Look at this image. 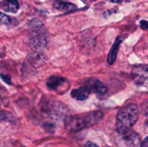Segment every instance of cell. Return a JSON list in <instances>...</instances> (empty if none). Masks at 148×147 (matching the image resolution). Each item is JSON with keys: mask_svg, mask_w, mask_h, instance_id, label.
<instances>
[{"mask_svg": "<svg viewBox=\"0 0 148 147\" xmlns=\"http://www.w3.org/2000/svg\"><path fill=\"white\" fill-rule=\"evenodd\" d=\"M140 25H141V27L143 30H147L148 27L147 22L146 20H141L140 21Z\"/></svg>", "mask_w": 148, "mask_h": 147, "instance_id": "9a60e30c", "label": "cell"}, {"mask_svg": "<svg viewBox=\"0 0 148 147\" xmlns=\"http://www.w3.org/2000/svg\"><path fill=\"white\" fill-rule=\"evenodd\" d=\"M0 76H1V78L2 79V80L4 81L7 84H11V79H10V77L9 76L0 74Z\"/></svg>", "mask_w": 148, "mask_h": 147, "instance_id": "5bb4252c", "label": "cell"}, {"mask_svg": "<svg viewBox=\"0 0 148 147\" xmlns=\"http://www.w3.org/2000/svg\"><path fill=\"white\" fill-rule=\"evenodd\" d=\"M67 83V80L65 78L62 77V76H56V75H52L48 79L47 82H46V85L51 90L59 91L60 90L61 88L64 87V84H66Z\"/></svg>", "mask_w": 148, "mask_h": 147, "instance_id": "8992f818", "label": "cell"}, {"mask_svg": "<svg viewBox=\"0 0 148 147\" xmlns=\"http://www.w3.org/2000/svg\"><path fill=\"white\" fill-rule=\"evenodd\" d=\"M55 8L59 11L64 12H69L76 10V6L72 3L66 2L62 1H56L53 4Z\"/></svg>", "mask_w": 148, "mask_h": 147, "instance_id": "8fae6325", "label": "cell"}, {"mask_svg": "<svg viewBox=\"0 0 148 147\" xmlns=\"http://www.w3.org/2000/svg\"><path fill=\"white\" fill-rule=\"evenodd\" d=\"M91 92L99 95H103L107 92V87L102 82L98 79H89L88 81V85Z\"/></svg>", "mask_w": 148, "mask_h": 147, "instance_id": "52a82bcc", "label": "cell"}, {"mask_svg": "<svg viewBox=\"0 0 148 147\" xmlns=\"http://www.w3.org/2000/svg\"><path fill=\"white\" fill-rule=\"evenodd\" d=\"M140 147H148V137H146L140 144Z\"/></svg>", "mask_w": 148, "mask_h": 147, "instance_id": "2e32d148", "label": "cell"}, {"mask_svg": "<svg viewBox=\"0 0 148 147\" xmlns=\"http://www.w3.org/2000/svg\"><path fill=\"white\" fill-rule=\"evenodd\" d=\"M103 118V114L101 111H91L80 115H70L65 118V128L70 132H77L98 123Z\"/></svg>", "mask_w": 148, "mask_h": 147, "instance_id": "6da1fadb", "label": "cell"}, {"mask_svg": "<svg viewBox=\"0 0 148 147\" xmlns=\"http://www.w3.org/2000/svg\"><path fill=\"white\" fill-rule=\"evenodd\" d=\"M132 76L134 82L138 85H145L147 82V66L137 65L132 68Z\"/></svg>", "mask_w": 148, "mask_h": 147, "instance_id": "5b68a950", "label": "cell"}, {"mask_svg": "<svg viewBox=\"0 0 148 147\" xmlns=\"http://www.w3.org/2000/svg\"><path fill=\"white\" fill-rule=\"evenodd\" d=\"M11 22V18L3 12H0V24L8 25Z\"/></svg>", "mask_w": 148, "mask_h": 147, "instance_id": "4fadbf2b", "label": "cell"}, {"mask_svg": "<svg viewBox=\"0 0 148 147\" xmlns=\"http://www.w3.org/2000/svg\"><path fill=\"white\" fill-rule=\"evenodd\" d=\"M141 138L137 133L129 131L116 138L117 147H140Z\"/></svg>", "mask_w": 148, "mask_h": 147, "instance_id": "277c9868", "label": "cell"}, {"mask_svg": "<svg viewBox=\"0 0 148 147\" xmlns=\"http://www.w3.org/2000/svg\"><path fill=\"white\" fill-rule=\"evenodd\" d=\"M90 93L91 91L88 86H82L78 89H73L71 92V96L77 100L83 101L88 99Z\"/></svg>", "mask_w": 148, "mask_h": 147, "instance_id": "ba28073f", "label": "cell"}, {"mask_svg": "<svg viewBox=\"0 0 148 147\" xmlns=\"http://www.w3.org/2000/svg\"><path fill=\"white\" fill-rule=\"evenodd\" d=\"M14 120V116L11 112L5 110H0V120L12 121Z\"/></svg>", "mask_w": 148, "mask_h": 147, "instance_id": "7c38bea8", "label": "cell"}, {"mask_svg": "<svg viewBox=\"0 0 148 147\" xmlns=\"http://www.w3.org/2000/svg\"><path fill=\"white\" fill-rule=\"evenodd\" d=\"M123 39L121 37H118L116 39L115 42H114V45L112 46V48H111L109 53L108 55V58H107V61L110 65L114 64L115 62L116 59L117 54H118L119 50L120 45L122 43Z\"/></svg>", "mask_w": 148, "mask_h": 147, "instance_id": "30bf717a", "label": "cell"}, {"mask_svg": "<svg viewBox=\"0 0 148 147\" xmlns=\"http://www.w3.org/2000/svg\"><path fill=\"white\" fill-rule=\"evenodd\" d=\"M0 8L6 12L16 13L20 9L17 0H4L0 3Z\"/></svg>", "mask_w": 148, "mask_h": 147, "instance_id": "9c48e42d", "label": "cell"}, {"mask_svg": "<svg viewBox=\"0 0 148 147\" xmlns=\"http://www.w3.org/2000/svg\"><path fill=\"white\" fill-rule=\"evenodd\" d=\"M85 147H98V146H97L96 144H94L93 142H91V141H87L86 144H85Z\"/></svg>", "mask_w": 148, "mask_h": 147, "instance_id": "e0dca14e", "label": "cell"}, {"mask_svg": "<svg viewBox=\"0 0 148 147\" xmlns=\"http://www.w3.org/2000/svg\"><path fill=\"white\" fill-rule=\"evenodd\" d=\"M49 34L44 24L37 18H34L29 24V43L32 50L42 51L48 44Z\"/></svg>", "mask_w": 148, "mask_h": 147, "instance_id": "7a4b0ae2", "label": "cell"}, {"mask_svg": "<svg viewBox=\"0 0 148 147\" xmlns=\"http://www.w3.org/2000/svg\"><path fill=\"white\" fill-rule=\"evenodd\" d=\"M109 1H111V2L112 3H119L121 2V0H108Z\"/></svg>", "mask_w": 148, "mask_h": 147, "instance_id": "ac0fdd59", "label": "cell"}, {"mask_svg": "<svg viewBox=\"0 0 148 147\" xmlns=\"http://www.w3.org/2000/svg\"><path fill=\"white\" fill-rule=\"evenodd\" d=\"M139 118V108L135 104L127 105L118 112L115 129L119 134L130 131Z\"/></svg>", "mask_w": 148, "mask_h": 147, "instance_id": "3957f363", "label": "cell"}]
</instances>
